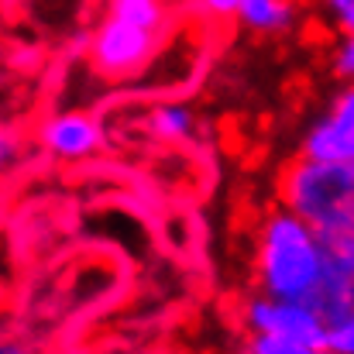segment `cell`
I'll list each match as a JSON object with an SVG mask.
<instances>
[{"label":"cell","mask_w":354,"mask_h":354,"mask_svg":"<svg viewBox=\"0 0 354 354\" xmlns=\"http://www.w3.org/2000/svg\"><path fill=\"white\" fill-rule=\"evenodd\" d=\"M330 62H334V76H337L341 83H354V31L341 35V41H337Z\"/></svg>","instance_id":"5bb4252c"},{"label":"cell","mask_w":354,"mask_h":354,"mask_svg":"<svg viewBox=\"0 0 354 354\" xmlns=\"http://www.w3.org/2000/svg\"><path fill=\"white\" fill-rule=\"evenodd\" d=\"M317 3L334 31H341V35L354 31V0H317Z\"/></svg>","instance_id":"4fadbf2b"},{"label":"cell","mask_w":354,"mask_h":354,"mask_svg":"<svg viewBox=\"0 0 354 354\" xmlns=\"http://www.w3.org/2000/svg\"><path fill=\"white\" fill-rule=\"evenodd\" d=\"M282 207L299 214L320 234L354 224V162H324L299 155L279 186Z\"/></svg>","instance_id":"7a4b0ae2"},{"label":"cell","mask_w":354,"mask_h":354,"mask_svg":"<svg viewBox=\"0 0 354 354\" xmlns=\"http://www.w3.org/2000/svg\"><path fill=\"white\" fill-rule=\"evenodd\" d=\"M158 48V35L120 17H104L90 35V66L107 80H127L141 73Z\"/></svg>","instance_id":"277c9868"},{"label":"cell","mask_w":354,"mask_h":354,"mask_svg":"<svg viewBox=\"0 0 354 354\" xmlns=\"http://www.w3.org/2000/svg\"><path fill=\"white\" fill-rule=\"evenodd\" d=\"M327 272L330 261L324 234L313 224H306L289 207H279L261 221L254 244V279L261 292L310 303Z\"/></svg>","instance_id":"6da1fadb"},{"label":"cell","mask_w":354,"mask_h":354,"mask_svg":"<svg viewBox=\"0 0 354 354\" xmlns=\"http://www.w3.org/2000/svg\"><path fill=\"white\" fill-rule=\"evenodd\" d=\"M327 351L330 354H354V306L327 324Z\"/></svg>","instance_id":"7c38bea8"},{"label":"cell","mask_w":354,"mask_h":354,"mask_svg":"<svg viewBox=\"0 0 354 354\" xmlns=\"http://www.w3.org/2000/svg\"><path fill=\"white\" fill-rule=\"evenodd\" d=\"M310 303H313V310L330 324V320L344 317L354 306V282L344 279V275H337V272H327V279H324L320 289L310 296Z\"/></svg>","instance_id":"30bf717a"},{"label":"cell","mask_w":354,"mask_h":354,"mask_svg":"<svg viewBox=\"0 0 354 354\" xmlns=\"http://www.w3.org/2000/svg\"><path fill=\"white\" fill-rule=\"evenodd\" d=\"M327 111L337 114L341 120H348V124H354V83H344V86L334 93V100H330Z\"/></svg>","instance_id":"2e32d148"},{"label":"cell","mask_w":354,"mask_h":354,"mask_svg":"<svg viewBox=\"0 0 354 354\" xmlns=\"http://www.w3.org/2000/svg\"><path fill=\"white\" fill-rule=\"evenodd\" d=\"M248 330V351L254 354H324L327 320L306 299H286L261 292L244 299L241 310Z\"/></svg>","instance_id":"3957f363"},{"label":"cell","mask_w":354,"mask_h":354,"mask_svg":"<svg viewBox=\"0 0 354 354\" xmlns=\"http://www.w3.org/2000/svg\"><path fill=\"white\" fill-rule=\"evenodd\" d=\"M196 7L207 14V17H217V21H227V17H234L237 7H241V0H196Z\"/></svg>","instance_id":"e0dca14e"},{"label":"cell","mask_w":354,"mask_h":354,"mask_svg":"<svg viewBox=\"0 0 354 354\" xmlns=\"http://www.w3.org/2000/svg\"><path fill=\"white\" fill-rule=\"evenodd\" d=\"M17 158H21V141L0 124V179L17 165Z\"/></svg>","instance_id":"9a60e30c"},{"label":"cell","mask_w":354,"mask_h":354,"mask_svg":"<svg viewBox=\"0 0 354 354\" xmlns=\"http://www.w3.org/2000/svg\"><path fill=\"white\" fill-rule=\"evenodd\" d=\"M38 145L59 162H83L107 145V127L86 111H59L41 120Z\"/></svg>","instance_id":"5b68a950"},{"label":"cell","mask_w":354,"mask_h":354,"mask_svg":"<svg viewBox=\"0 0 354 354\" xmlns=\"http://www.w3.org/2000/svg\"><path fill=\"white\" fill-rule=\"evenodd\" d=\"M145 131L151 141L158 145H169V148H186L196 141L200 134V124H196V114L193 107L186 104H158L145 114Z\"/></svg>","instance_id":"ba28073f"},{"label":"cell","mask_w":354,"mask_h":354,"mask_svg":"<svg viewBox=\"0 0 354 354\" xmlns=\"http://www.w3.org/2000/svg\"><path fill=\"white\" fill-rule=\"evenodd\" d=\"M324 248H327L330 272H337V275H344V279L354 282V224L324 234Z\"/></svg>","instance_id":"8fae6325"},{"label":"cell","mask_w":354,"mask_h":354,"mask_svg":"<svg viewBox=\"0 0 354 354\" xmlns=\"http://www.w3.org/2000/svg\"><path fill=\"white\" fill-rule=\"evenodd\" d=\"M299 155L324 158V162H354V124L327 111L306 127L299 141Z\"/></svg>","instance_id":"8992f818"},{"label":"cell","mask_w":354,"mask_h":354,"mask_svg":"<svg viewBox=\"0 0 354 354\" xmlns=\"http://www.w3.org/2000/svg\"><path fill=\"white\" fill-rule=\"evenodd\" d=\"M107 14L127 21V24L148 28L155 35H162L165 24H169V3L165 0H107Z\"/></svg>","instance_id":"9c48e42d"},{"label":"cell","mask_w":354,"mask_h":354,"mask_svg":"<svg viewBox=\"0 0 354 354\" xmlns=\"http://www.w3.org/2000/svg\"><path fill=\"white\" fill-rule=\"evenodd\" d=\"M234 21L251 35H289L299 21L296 0H241Z\"/></svg>","instance_id":"52a82bcc"}]
</instances>
